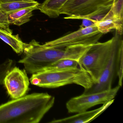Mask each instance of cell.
<instances>
[{"instance_id":"6da1fadb","label":"cell","mask_w":123,"mask_h":123,"mask_svg":"<svg viewBox=\"0 0 123 123\" xmlns=\"http://www.w3.org/2000/svg\"><path fill=\"white\" fill-rule=\"evenodd\" d=\"M55 98L34 93L0 105V123H38L53 107Z\"/></svg>"},{"instance_id":"7a4b0ae2","label":"cell","mask_w":123,"mask_h":123,"mask_svg":"<svg viewBox=\"0 0 123 123\" xmlns=\"http://www.w3.org/2000/svg\"><path fill=\"white\" fill-rule=\"evenodd\" d=\"M91 45L76 44L64 48H55L41 44L35 39L24 43L23 57L18 63L24 66L27 74L42 71L58 60L69 59L79 61L91 47Z\"/></svg>"},{"instance_id":"3957f363","label":"cell","mask_w":123,"mask_h":123,"mask_svg":"<svg viewBox=\"0 0 123 123\" xmlns=\"http://www.w3.org/2000/svg\"><path fill=\"white\" fill-rule=\"evenodd\" d=\"M32 85L54 88L74 84L88 89L94 82L87 72L79 68L61 70H43L32 74L29 79Z\"/></svg>"},{"instance_id":"277c9868","label":"cell","mask_w":123,"mask_h":123,"mask_svg":"<svg viewBox=\"0 0 123 123\" xmlns=\"http://www.w3.org/2000/svg\"><path fill=\"white\" fill-rule=\"evenodd\" d=\"M114 39L113 36L105 42L94 44L79 60L78 67L89 74L93 84L98 80L107 63Z\"/></svg>"},{"instance_id":"5b68a950","label":"cell","mask_w":123,"mask_h":123,"mask_svg":"<svg viewBox=\"0 0 123 123\" xmlns=\"http://www.w3.org/2000/svg\"><path fill=\"white\" fill-rule=\"evenodd\" d=\"M120 88L118 85L107 90L89 94L83 93L73 97L67 102V110L70 113H77L87 111L96 105L104 104L114 99Z\"/></svg>"},{"instance_id":"8992f818","label":"cell","mask_w":123,"mask_h":123,"mask_svg":"<svg viewBox=\"0 0 123 123\" xmlns=\"http://www.w3.org/2000/svg\"><path fill=\"white\" fill-rule=\"evenodd\" d=\"M114 39L107 63L100 76L95 83L88 89H85L83 93L89 94L107 90L112 88V82L116 74L117 63L118 49L123 42L122 35L116 31Z\"/></svg>"},{"instance_id":"52a82bcc","label":"cell","mask_w":123,"mask_h":123,"mask_svg":"<svg viewBox=\"0 0 123 123\" xmlns=\"http://www.w3.org/2000/svg\"><path fill=\"white\" fill-rule=\"evenodd\" d=\"M103 35L95 25L80 28L62 37L46 42L44 44L55 48H64L76 44H93L98 42Z\"/></svg>"},{"instance_id":"ba28073f","label":"cell","mask_w":123,"mask_h":123,"mask_svg":"<svg viewBox=\"0 0 123 123\" xmlns=\"http://www.w3.org/2000/svg\"><path fill=\"white\" fill-rule=\"evenodd\" d=\"M27 74L25 69L13 67L6 75L3 84L12 99H17L26 95L30 85Z\"/></svg>"},{"instance_id":"9c48e42d","label":"cell","mask_w":123,"mask_h":123,"mask_svg":"<svg viewBox=\"0 0 123 123\" xmlns=\"http://www.w3.org/2000/svg\"><path fill=\"white\" fill-rule=\"evenodd\" d=\"M116 0H68L60 11V14L82 16L108 6H112Z\"/></svg>"},{"instance_id":"30bf717a","label":"cell","mask_w":123,"mask_h":123,"mask_svg":"<svg viewBox=\"0 0 123 123\" xmlns=\"http://www.w3.org/2000/svg\"><path fill=\"white\" fill-rule=\"evenodd\" d=\"M114 99L103 104L100 108L91 111L77 113L71 116L60 119H54L50 122L51 123H87L95 119L105 110H106L114 101Z\"/></svg>"},{"instance_id":"8fae6325","label":"cell","mask_w":123,"mask_h":123,"mask_svg":"<svg viewBox=\"0 0 123 123\" xmlns=\"http://www.w3.org/2000/svg\"><path fill=\"white\" fill-rule=\"evenodd\" d=\"M111 9L104 19L96 23V25L98 31L103 34L115 29L118 33L122 35L123 21L117 20L113 17Z\"/></svg>"},{"instance_id":"7c38bea8","label":"cell","mask_w":123,"mask_h":123,"mask_svg":"<svg viewBox=\"0 0 123 123\" xmlns=\"http://www.w3.org/2000/svg\"><path fill=\"white\" fill-rule=\"evenodd\" d=\"M68 0H45L40 4L38 10L51 18H56L60 15V11Z\"/></svg>"},{"instance_id":"4fadbf2b","label":"cell","mask_w":123,"mask_h":123,"mask_svg":"<svg viewBox=\"0 0 123 123\" xmlns=\"http://www.w3.org/2000/svg\"><path fill=\"white\" fill-rule=\"evenodd\" d=\"M38 7L25 8L7 14V18L10 24L20 26L31 20L33 16V11L38 10Z\"/></svg>"},{"instance_id":"5bb4252c","label":"cell","mask_w":123,"mask_h":123,"mask_svg":"<svg viewBox=\"0 0 123 123\" xmlns=\"http://www.w3.org/2000/svg\"><path fill=\"white\" fill-rule=\"evenodd\" d=\"M0 39L11 47L17 54L23 52L25 43L22 41L18 34L13 35L5 29L0 28Z\"/></svg>"},{"instance_id":"9a60e30c","label":"cell","mask_w":123,"mask_h":123,"mask_svg":"<svg viewBox=\"0 0 123 123\" xmlns=\"http://www.w3.org/2000/svg\"><path fill=\"white\" fill-rule=\"evenodd\" d=\"M40 5V3L36 0L33 2L15 1L0 4V10L4 13L7 14L25 8L38 7Z\"/></svg>"},{"instance_id":"2e32d148","label":"cell","mask_w":123,"mask_h":123,"mask_svg":"<svg viewBox=\"0 0 123 123\" xmlns=\"http://www.w3.org/2000/svg\"><path fill=\"white\" fill-rule=\"evenodd\" d=\"M112 6L103 7L94 12L86 15L82 16H68L64 18L66 19H88L93 21L95 23L103 20L107 16L111 9Z\"/></svg>"},{"instance_id":"e0dca14e","label":"cell","mask_w":123,"mask_h":123,"mask_svg":"<svg viewBox=\"0 0 123 123\" xmlns=\"http://www.w3.org/2000/svg\"><path fill=\"white\" fill-rule=\"evenodd\" d=\"M78 62L79 61L74 60L61 59L51 64L43 70L56 71L79 68Z\"/></svg>"},{"instance_id":"ac0fdd59","label":"cell","mask_w":123,"mask_h":123,"mask_svg":"<svg viewBox=\"0 0 123 123\" xmlns=\"http://www.w3.org/2000/svg\"><path fill=\"white\" fill-rule=\"evenodd\" d=\"M116 74L118 78V85L121 87L122 86L123 75V42L121 44L118 49Z\"/></svg>"},{"instance_id":"d6986e66","label":"cell","mask_w":123,"mask_h":123,"mask_svg":"<svg viewBox=\"0 0 123 123\" xmlns=\"http://www.w3.org/2000/svg\"><path fill=\"white\" fill-rule=\"evenodd\" d=\"M111 10L114 18L123 21V0H116Z\"/></svg>"},{"instance_id":"ffe728a7","label":"cell","mask_w":123,"mask_h":123,"mask_svg":"<svg viewBox=\"0 0 123 123\" xmlns=\"http://www.w3.org/2000/svg\"><path fill=\"white\" fill-rule=\"evenodd\" d=\"M10 25L7 18V14L0 10V28L5 29L11 33L12 34V31L10 28Z\"/></svg>"},{"instance_id":"44dd1931","label":"cell","mask_w":123,"mask_h":123,"mask_svg":"<svg viewBox=\"0 0 123 123\" xmlns=\"http://www.w3.org/2000/svg\"><path fill=\"white\" fill-rule=\"evenodd\" d=\"M82 20V24L80 26V28H84L96 25V23L91 20L86 19H83Z\"/></svg>"},{"instance_id":"7402d4cb","label":"cell","mask_w":123,"mask_h":123,"mask_svg":"<svg viewBox=\"0 0 123 123\" xmlns=\"http://www.w3.org/2000/svg\"><path fill=\"white\" fill-rule=\"evenodd\" d=\"M35 0H0V4L8 3L15 1H24L28 2H33Z\"/></svg>"},{"instance_id":"603a6c76","label":"cell","mask_w":123,"mask_h":123,"mask_svg":"<svg viewBox=\"0 0 123 123\" xmlns=\"http://www.w3.org/2000/svg\"><path fill=\"white\" fill-rule=\"evenodd\" d=\"M4 78V74L2 70L0 68V85L3 84V79Z\"/></svg>"}]
</instances>
